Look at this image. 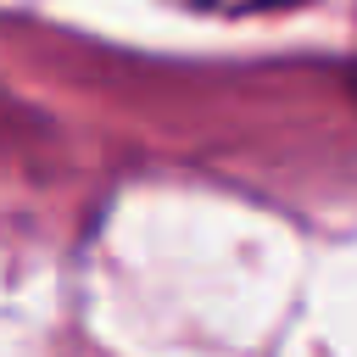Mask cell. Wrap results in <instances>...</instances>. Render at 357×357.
<instances>
[{"instance_id":"obj_1","label":"cell","mask_w":357,"mask_h":357,"mask_svg":"<svg viewBox=\"0 0 357 357\" xmlns=\"http://www.w3.org/2000/svg\"><path fill=\"white\" fill-rule=\"evenodd\" d=\"M190 11L206 17H257V11H279V6H301V0H184Z\"/></svg>"}]
</instances>
